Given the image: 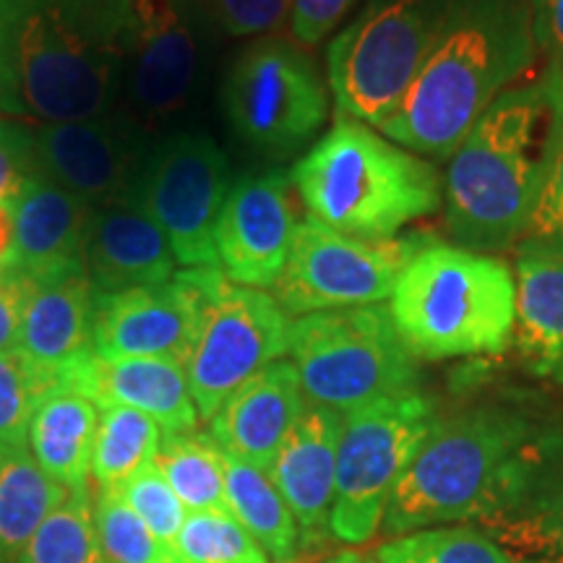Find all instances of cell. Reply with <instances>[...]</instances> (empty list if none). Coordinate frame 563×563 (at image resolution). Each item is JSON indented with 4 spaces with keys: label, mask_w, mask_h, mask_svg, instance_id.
Listing matches in <instances>:
<instances>
[{
    "label": "cell",
    "mask_w": 563,
    "mask_h": 563,
    "mask_svg": "<svg viewBox=\"0 0 563 563\" xmlns=\"http://www.w3.org/2000/svg\"><path fill=\"white\" fill-rule=\"evenodd\" d=\"M538 53L532 0H452L431 53L378 131L422 157L449 159Z\"/></svg>",
    "instance_id": "cell-2"
},
{
    "label": "cell",
    "mask_w": 563,
    "mask_h": 563,
    "mask_svg": "<svg viewBox=\"0 0 563 563\" xmlns=\"http://www.w3.org/2000/svg\"><path fill=\"white\" fill-rule=\"evenodd\" d=\"M131 0H13L9 63L19 100L45 123L95 121L129 55Z\"/></svg>",
    "instance_id": "cell-3"
},
{
    "label": "cell",
    "mask_w": 563,
    "mask_h": 563,
    "mask_svg": "<svg viewBox=\"0 0 563 563\" xmlns=\"http://www.w3.org/2000/svg\"><path fill=\"white\" fill-rule=\"evenodd\" d=\"M342 418L340 412L308 402L266 473L298 522L302 551L323 548L332 534L329 517L334 501Z\"/></svg>",
    "instance_id": "cell-20"
},
{
    "label": "cell",
    "mask_w": 563,
    "mask_h": 563,
    "mask_svg": "<svg viewBox=\"0 0 563 563\" xmlns=\"http://www.w3.org/2000/svg\"><path fill=\"white\" fill-rule=\"evenodd\" d=\"M32 136L37 175L89 207L131 201L141 173V152L123 123L95 118L76 123H45Z\"/></svg>",
    "instance_id": "cell-17"
},
{
    "label": "cell",
    "mask_w": 563,
    "mask_h": 563,
    "mask_svg": "<svg viewBox=\"0 0 563 563\" xmlns=\"http://www.w3.org/2000/svg\"><path fill=\"white\" fill-rule=\"evenodd\" d=\"M538 431L530 415L504 405L435 418L394 488L382 525L384 538L475 522Z\"/></svg>",
    "instance_id": "cell-5"
},
{
    "label": "cell",
    "mask_w": 563,
    "mask_h": 563,
    "mask_svg": "<svg viewBox=\"0 0 563 563\" xmlns=\"http://www.w3.org/2000/svg\"><path fill=\"white\" fill-rule=\"evenodd\" d=\"M95 527L104 563H159L175 555L141 522L118 488H95Z\"/></svg>",
    "instance_id": "cell-34"
},
{
    "label": "cell",
    "mask_w": 563,
    "mask_h": 563,
    "mask_svg": "<svg viewBox=\"0 0 563 563\" xmlns=\"http://www.w3.org/2000/svg\"><path fill=\"white\" fill-rule=\"evenodd\" d=\"M532 21L545 68L563 81V0H532Z\"/></svg>",
    "instance_id": "cell-42"
},
{
    "label": "cell",
    "mask_w": 563,
    "mask_h": 563,
    "mask_svg": "<svg viewBox=\"0 0 563 563\" xmlns=\"http://www.w3.org/2000/svg\"><path fill=\"white\" fill-rule=\"evenodd\" d=\"M323 563H382L376 553L368 551H357V548H344V551H336L329 555Z\"/></svg>",
    "instance_id": "cell-45"
},
{
    "label": "cell",
    "mask_w": 563,
    "mask_h": 563,
    "mask_svg": "<svg viewBox=\"0 0 563 563\" xmlns=\"http://www.w3.org/2000/svg\"><path fill=\"white\" fill-rule=\"evenodd\" d=\"M95 207L34 175L13 203V249L9 266L24 277L84 266Z\"/></svg>",
    "instance_id": "cell-24"
},
{
    "label": "cell",
    "mask_w": 563,
    "mask_h": 563,
    "mask_svg": "<svg viewBox=\"0 0 563 563\" xmlns=\"http://www.w3.org/2000/svg\"><path fill=\"white\" fill-rule=\"evenodd\" d=\"M329 559L327 548H311V551H302L300 559L295 563H323Z\"/></svg>",
    "instance_id": "cell-46"
},
{
    "label": "cell",
    "mask_w": 563,
    "mask_h": 563,
    "mask_svg": "<svg viewBox=\"0 0 563 563\" xmlns=\"http://www.w3.org/2000/svg\"><path fill=\"white\" fill-rule=\"evenodd\" d=\"M26 279L30 295L21 319L19 350L60 384V373L91 352L97 290L87 266Z\"/></svg>",
    "instance_id": "cell-22"
},
{
    "label": "cell",
    "mask_w": 563,
    "mask_h": 563,
    "mask_svg": "<svg viewBox=\"0 0 563 563\" xmlns=\"http://www.w3.org/2000/svg\"><path fill=\"white\" fill-rule=\"evenodd\" d=\"M230 191V165L214 139L180 133L141 165L133 203L165 232L175 262L220 269L214 228Z\"/></svg>",
    "instance_id": "cell-13"
},
{
    "label": "cell",
    "mask_w": 563,
    "mask_h": 563,
    "mask_svg": "<svg viewBox=\"0 0 563 563\" xmlns=\"http://www.w3.org/2000/svg\"><path fill=\"white\" fill-rule=\"evenodd\" d=\"M224 493L232 517L264 548L272 563H295L300 559L298 522L264 470L224 454Z\"/></svg>",
    "instance_id": "cell-27"
},
{
    "label": "cell",
    "mask_w": 563,
    "mask_h": 563,
    "mask_svg": "<svg viewBox=\"0 0 563 563\" xmlns=\"http://www.w3.org/2000/svg\"><path fill=\"white\" fill-rule=\"evenodd\" d=\"M433 405L418 391L384 397L342 418L329 532L355 548L382 532L394 488L431 433Z\"/></svg>",
    "instance_id": "cell-9"
},
{
    "label": "cell",
    "mask_w": 563,
    "mask_h": 563,
    "mask_svg": "<svg viewBox=\"0 0 563 563\" xmlns=\"http://www.w3.org/2000/svg\"><path fill=\"white\" fill-rule=\"evenodd\" d=\"M37 175L30 133L0 125V207H13Z\"/></svg>",
    "instance_id": "cell-39"
},
{
    "label": "cell",
    "mask_w": 563,
    "mask_h": 563,
    "mask_svg": "<svg viewBox=\"0 0 563 563\" xmlns=\"http://www.w3.org/2000/svg\"><path fill=\"white\" fill-rule=\"evenodd\" d=\"M84 266L97 292H123L170 282L175 256L152 217L133 201H118L95 209Z\"/></svg>",
    "instance_id": "cell-23"
},
{
    "label": "cell",
    "mask_w": 563,
    "mask_h": 563,
    "mask_svg": "<svg viewBox=\"0 0 563 563\" xmlns=\"http://www.w3.org/2000/svg\"><path fill=\"white\" fill-rule=\"evenodd\" d=\"M13 16V0H0V74L9 63V32Z\"/></svg>",
    "instance_id": "cell-44"
},
{
    "label": "cell",
    "mask_w": 563,
    "mask_h": 563,
    "mask_svg": "<svg viewBox=\"0 0 563 563\" xmlns=\"http://www.w3.org/2000/svg\"><path fill=\"white\" fill-rule=\"evenodd\" d=\"M519 253H553L563 256V118L551 167L543 180V191L538 196L527 228L519 238Z\"/></svg>",
    "instance_id": "cell-37"
},
{
    "label": "cell",
    "mask_w": 563,
    "mask_h": 563,
    "mask_svg": "<svg viewBox=\"0 0 563 563\" xmlns=\"http://www.w3.org/2000/svg\"><path fill=\"white\" fill-rule=\"evenodd\" d=\"M308 217L361 241H386L443 203L431 162L382 131L340 115L292 170Z\"/></svg>",
    "instance_id": "cell-4"
},
{
    "label": "cell",
    "mask_w": 563,
    "mask_h": 563,
    "mask_svg": "<svg viewBox=\"0 0 563 563\" xmlns=\"http://www.w3.org/2000/svg\"><path fill=\"white\" fill-rule=\"evenodd\" d=\"M154 464L191 511H230L224 493V452L207 433H165Z\"/></svg>",
    "instance_id": "cell-29"
},
{
    "label": "cell",
    "mask_w": 563,
    "mask_h": 563,
    "mask_svg": "<svg viewBox=\"0 0 563 563\" xmlns=\"http://www.w3.org/2000/svg\"><path fill=\"white\" fill-rule=\"evenodd\" d=\"M386 308L420 361L496 355L514 336L517 282L493 253L433 243L399 274Z\"/></svg>",
    "instance_id": "cell-6"
},
{
    "label": "cell",
    "mask_w": 563,
    "mask_h": 563,
    "mask_svg": "<svg viewBox=\"0 0 563 563\" xmlns=\"http://www.w3.org/2000/svg\"><path fill=\"white\" fill-rule=\"evenodd\" d=\"M428 245H433L431 238L422 232L361 241L308 217L295 232L290 258L274 285V300L290 319L382 306L391 298L399 274Z\"/></svg>",
    "instance_id": "cell-11"
},
{
    "label": "cell",
    "mask_w": 563,
    "mask_h": 563,
    "mask_svg": "<svg viewBox=\"0 0 563 563\" xmlns=\"http://www.w3.org/2000/svg\"><path fill=\"white\" fill-rule=\"evenodd\" d=\"M26 295H30V279L24 274L11 266L0 269V355L19 350Z\"/></svg>",
    "instance_id": "cell-41"
},
{
    "label": "cell",
    "mask_w": 563,
    "mask_h": 563,
    "mask_svg": "<svg viewBox=\"0 0 563 563\" xmlns=\"http://www.w3.org/2000/svg\"><path fill=\"white\" fill-rule=\"evenodd\" d=\"M514 563H532V561H514Z\"/></svg>",
    "instance_id": "cell-48"
},
{
    "label": "cell",
    "mask_w": 563,
    "mask_h": 563,
    "mask_svg": "<svg viewBox=\"0 0 563 563\" xmlns=\"http://www.w3.org/2000/svg\"><path fill=\"white\" fill-rule=\"evenodd\" d=\"M118 490L123 493L131 509L139 514L141 522L150 527L154 538L173 548L183 522H186V506L175 496V490L165 481V475L159 473L157 464H144Z\"/></svg>",
    "instance_id": "cell-36"
},
{
    "label": "cell",
    "mask_w": 563,
    "mask_h": 563,
    "mask_svg": "<svg viewBox=\"0 0 563 563\" xmlns=\"http://www.w3.org/2000/svg\"><path fill=\"white\" fill-rule=\"evenodd\" d=\"M55 389H60L58 378L34 365L21 350L0 355V449L26 446L34 412Z\"/></svg>",
    "instance_id": "cell-35"
},
{
    "label": "cell",
    "mask_w": 563,
    "mask_h": 563,
    "mask_svg": "<svg viewBox=\"0 0 563 563\" xmlns=\"http://www.w3.org/2000/svg\"><path fill=\"white\" fill-rule=\"evenodd\" d=\"M97 426H100V407L89 397L70 389H55L34 412L26 446L34 462L55 483H60L63 488H79L89 483Z\"/></svg>",
    "instance_id": "cell-26"
},
{
    "label": "cell",
    "mask_w": 563,
    "mask_h": 563,
    "mask_svg": "<svg viewBox=\"0 0 563 563\" xmlns=\"http://www.w3.org/2000/svg\"><path fill=\"white\" fill-rule=\"evenodd\" d=\"M355 0H292L290 32L302 51L321 45L344 19Z\"/></svg>",
    "instance_id": "cell-40"
},
{
    "label": "cell",
    "mask_w": 563,
    "mask_h": 563,
    "mask_svg": "<svg viewBox=\"0 0 563 563\" xmlns=\"http://www.w3.org/2000/svg\"><path fill=\"white\" fill-rule=\"evenodd\" d=\"M292 0H211V13L232 37L274 34L290 21Z\"/></svg>",
    "instance_id": "cell-38"
},
{
    "label": "cell",
    "mask_w": 563,
    "mask_h": 563,
    "mask_svg": "<svg viewBox=\"0 0 563 563\" xmlns=\"http://www.w3.org/2000/svg\"><path fill=\"white\" fill-rule=\"evenodd\" d=\"M201 319L186 376L199 418L211 420L249 378L290 350L292 319L274 295L235 285L222 269H196Z\"/></svg>",
    "instance_id": "cell-10"
},
{
    "label": "cell",
    "mask_w": 563,
    "mask_h": 563,
    "mask_svg": "<svg viewBox=\"0 0 563 563\" xmlns=\"http://www.w3.org/2000/svg\"><path fill=\"white\" fill-rule=\"evenodd\" d=\"M452 0H365L327 51L340 115L382 129L431 53Z\"/></svg>",
    "instance_id": "cell-8"
},
{
    "label": "cell",
    "mask_w": 563,
    "mask_h": 563,
    "mask_svg": "<svg viewBox=\"0 0 563 563\" xmlns=\"http://www.w3.org/2000/svg\"><path fill=\"white\" fill-rule=\"evenodd\" d=\"M162 428L131 407H102L91 449V481L97 488H121L144 464L154 462Z\"/></svg>",
    "instance_id": "cell-30"
},
{
    "label": "cell",
    "mask_w": 563,
    "mask_h": 563,
    "mask_svg": "<svg viewBox=\"0 0 563 563\" xmlns=\"http://www.w3.org/2000/svg\"><path fill=\"white\" fill-rule=\"evenodd\" d=\"M222 102L238 136L269 157L306 146L329 112L316 63L300 45L279 37L256 40L238 55Z\"/></svg>",
    "instance_id": "cell-12"
},
{
    "label": "cell",
    "mask_w": 563,
    "mask_h": 563,
    "mask_svg": "<svg viewBox=\"0 0 563 563\" xmlns=\"http://www.w3.org/2000/svg\"><path fill=\"white\" fill-rule=\"evenodd\" d=\"M173 551L186 563H272L230 511L186 514Z\"/></svg>",
    "instance_id": "cell-33"
},
{
    "label": "cell",
    "mask_w": 563,
    "mask_h": 563,
    "mask_svg": "<svg viewBox=\"0 0 563 563\" xmlns=\"http://www.w3.org/2000/svg\"><path fill=\"white\" fill-rule=\"evenodd\" d=\"M131 97L144 121H165L191 97L199 74V37L188 0H131Z\"/></svg>",
    "instance_id": "cell-18"
},
{
    "label": "cell",
    "mask_w": 563,
    "mask_h": 563,
    "mask_svg": "<svg viewBox=\"0 0 563 563\" xmlns=\"http://www.w3.org/2000/svg\"><path fill=\"white\" fill-rule=\"evenodd\" d=\"M159 563H186V561H183V559H180V555H178V553H175V555H170V559H165V561H159Z\"/></svg>",
    "instance_id": "cell-47"
},
{
    "label": "cell",
    "mask_w": 563,
    "mask_h": 563,
    "mask_svg": "<svg viewBox=\"0 0 563 563\" xmlns=\"http://www.w3.org/2000/svg\"><path fill=\"white\" fill-rule=\"evenodd\" d=\"M514 340L527 371L563 386V256L519 253Z\"/></svg>",
    "instance_id": "cell-25"
},
{
    "label": "cell",
    "mask_w": 563,
    "mask_h": 563,
    "mask_svg": "<svg viewBox=\"0 0 563 563\" xmlns=\"http://www.w3.org/2000/svg\"><path fill=\"white\" fill-rule=\"evenodd\" d=\"M201 319L196 269L175 274L165 285L97 292L91 352L104 361L167 357L186 365Z\"/></svg>",
    "instance_id": "cell-15"
},
{
    "label": "cell",
    "mask_w": 563,
    "mask_h": 563,
    "mask_svg": "<svg viewBox=\"0 0 563 563\" xmlns=\"http://www.w3.org/2000/svg\"><path fill=\"white\" fill-rule=\"evenodd\" d=\"M514 561L563 563V428H540L475 519Z\"/></svg>",
    "instance_id": "cell-14"
},
{
    "label": "cell",
    "mask_w": 563,
    "mask_h": 563,
    "mask_svg": "<svg viewBox=\"0 0 563 563\" xmlns=\"http://www.w3.org/2000/svg\"><path fill=\"white\" fill-rule=\"evenodd\" d=\"M561 118L563 81L543 68L473 123L443 178L446 228L460 249L493 253L519 243L543 191Z\"/></svg>",
    "instance_id": "cell-1"
},
{
    "label": "cell",
    "mask_w": 563,
    "mask_h": 563,
    "mask_svg": "<svg viewBox=\"0 0 563 563\" xmlns=\"http://www.w3.org/2000/svg\"><path fill=\"white\" fill-rule=\"evenodd\" d=\"M382 563H514L488 532L473 525H443L378 545Z\"/></svg>",
    "instance_id": "cell-32"
},
{
    "label": "cell",
    "mask_w": 563,
    "mask_h": 563,
    "mask_svg": "<svg viewBox=\"0 0 563 563\" xmlns=\"http://www.w3.org/2000/svg\"><path fill=\"white\" fill-rule=\"evenodd\" d=\"M13 249V207H0V269L9 266Z\"/></svg>",
    "instance_id": "cell-43"
},
{
    "label": "cell",
    "mask_w": 563,
    "mask_h": 563,
    "mask_svg": "<svg viewBox=\"0 0 563 563\" xmlns=\"http://www.w3.org/2000/svg\"><path fill=\"white\" fill-rule=\"evenodd\" d=\"M287 352L308 402L340 415L412 394L418 384V357L407 350L386 306L292 319Z\"/></svg>",
    "instance_id": "cell-7"
},
{
    "label": "cell",
    "mask_w": 563,
    "mask_h": 563,
    "mask_svg": "<svg viewBox=\"0 0 563 563\" xmlns=\"http://www.w3.org/2000/svg\"><path fill=\"white\" fill-rule=\"evenodd\" d=\"M68 488L34 462L30 446L0 449V563H13Z\"/></svg>",
    "instance_id": "cell-28"
},
{
    "label": "cell",
    "mask_w": 563,
    "mask_h": 563,
    "mask_svg": "<svg viewBox=\"0 0 563 563\" xmlns=\"http://www.w3.org/2000/svg\"><path fill=\"white\" fill-rule=\"evenodd\" d=\"M292 361H277L249 378L211 418V439L232 460L269 473L282 443L306 412Z\"/></svg>",
    "instance_id": "cell-21"
},
{
    "label": "cell",
    "mask_w": 563,
    "mask_h": 563,
    "mask_svg": "<svg viewBox=\"0 0 563 563\" xmlns=\"http://www.w3.org/2000/svg\"><path fill=\"white\" fill-rule=\"evenodd\" d=\"M295 232V209L290 201V178L282 170L243 175L228 191L214 228V249L224 277L235 285H277L290 258Z\"/></svg>",
    "instance_id": "cell-16"
},
{
    "label": "cell",
    "mask_w": 563,
    "mask_h": 563,
    "mask_svg": "<svg viewBox=\"0 0 563 563\" xmlns=\"http://www.w3.org/2000/svg\"><path fill=\"white\" fill-rule=\"evenodd\" d=\"M13 563H104L95 527V490L68 488Z\"/></svg>",
    "instance_id": "cell-31"
},
{
    "label": "cell",
    "mask_w": 563,
    "mask_h": 563,
    "mask_svg": "<svg viewBox=\"0 0 563 563\" xmlns=\"http://www.w3.org/2000/svg\"><path fill=\"white\" fill-rule=\"evenodd\" d=\"M60 389L79 391L97 407H131L150 415L162 433H188L199 426L186 365L167 357L104 361L87 352L60 373Z\"/></svg>",
    "instance_id": "cell-19"
}]
</instances>
